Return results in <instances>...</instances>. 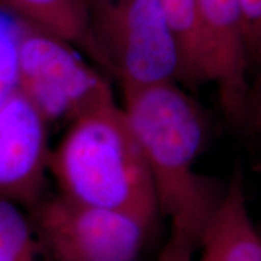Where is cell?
Instances as JSON below:
<instances>
[{"instance_id":"cell-1","label":"cell","mask_w":261,"mask_h":261,"mask_svg":"<svg viewBox=\"0 0 261 261\" xmlns=\"http://www.w3.org/2000/svg\"><path fill=\"white\" fill-rule=\"evenodd\" d=\"M177 84L122 89L123 110L151 173L159 211L169 217L172 232L196 247L224 191L194 169L207 125L198 104Z\"/></svg>"},{"instance_id":"cell-2","label":"cell","mask_w":261,"mask_h":261,"mask_svg":"<svg viewBox=\"0 0 261 261\" xmlns=\"http://www.w3.org/2000/svg\"><path fill=\"white\" fill-rule=\"evenodd\" d=\"M47 169L65 197L120 212L146 228L154 223L159 205L151 173L115 100L71 120L50 151Z\"/></svg>"},{"instance_id":"cell-3","label":"cell","mask_w":261,"mask_h":261,"mask_svg":"<svg viewBox=\"0 0 261 261\" xmlns=\"http://www.w3.org/2000/svg\"><path fill=\"white\" fill-rule=\"evenodd\" d=\"M103 68L121 89L179 83L180 60L159 0H86Z\"/></svg>"},{"instance_id":"cell-4","label":"cell","mask_w":261,"mask_h":261,"mask_svg":"<svg viewBox=\"0 0 261 261\" xmlns=\"http://www.w3.org/2000/svg\"><path fill=\"white\" fill-rule=\"evenodd\" d=\"M70 44L27 24L19 47L18 91L47 123L115 100L110 84Z\"/></svg>"},{"instance_id":"cell-5","label":"cell","mask_w":261,"mask_h":261,"mask_svg":"<svg viewBox=\"0 0 261 261\" xmlns=\"http://www.w3.org/2000/svg\"><path fill=\"white\" fill-rule=\"evenodd\" d=\"M35 220L57 261H138L148 230L128 215L63 195L37 204Z\"/></svg>"},{"instance_id":"cell-6","label":"cell","mask_w":261,"mask_h":261,"mask_svg":"<svg viewBox=\"0 0 261 261\" xmlns=\"http://www.w3.org/2000/svg\"><path fill=\"white\" fill-rule=\"evenodd\" d=\"M202 85L213 84L221 109L246 126L252 85L242 11L238 0H196Z\"/></svg>"},{"instance_id":"cell-7","label":"cell","mask_w":261,"mask_h":261,"mask_svg":"<svg viewBox=\"0 0 261 261\" xmlns=\"http://www.w3.org/2000/svg\"><path fill=\"white\" fill-rule=\"evenodd\" d=\"M47 125L19 91L0 107V197L38 204L50 155Z\"/></svg>"},{"instance_id":"cell-8","label":"cell","mask_w":261,"mask_h":261,"mask_svg":"<svg viewBox=\"0 0 261 261\" xmlns=\"http://www.w3.org/2000/svg\"><path fill=\"white\" fill-rule=\"evenodd\" d=\"M198 247V261H261V234L250 220L240 168L233 171Z\"/></svg>"},{"instance_id":"cell-9","label":"cell","mask_w":261,"mask_h":261,"mask_svg":"<svg viewBox=\"0 0 261 261\" xmlns=\"http://www.w3.org/2000/svg\"><path fill=\"white\" fill-rule=\"evenodd\" d=\"M0 5L23 23L81 48L103 67L86 0H0Z\"/></svg>"},{"instance_id":"cell-10","label":"cell","mask_w":261,"mask_h":261,"mask_svg":"<svg viewBox=\"0 0 261 261\" xmlns=\"http://www.w3.org/2000/svg\"><path fill=\"white\" fill-rule=\"evenodd\" d=\"M177 42L180 60L179 83L196 89L201 86L200 42L196 0H159Z\"/></svg>"},{"instance_id":"cell-11","label":"cell","mask_w":261,"mask_h":261,"mask_svg":"<svg viewBox=\"0 0 261 261\" xmlns=\"http://www.w3.org/2000/svg\"><path fill=\"white\" fill-rule=\"evenodd\" d=\"M0 261H39L31 228L11 201L0 197Z\"/></svg>"},{"instance_id":"cell-12","label":"cell","mask_w":261,"mask_h":261,"mask_svg":"<svg viewBox=\"0 0 261 261\" xmlns=\"http://www.w3.org/2000/svg\"><path fill=\"white\" fill-rule=\"evenodd\" d=\"M27 24L0 10V107L18 92L19 47Z\"/></svg>"},{"instance_id":"cell-13","label":"cell","mask_w":261,"mask_h":261,"mask_svg":"<svg viewBox=\"0 0 261 261\" xmlns=\"http://www.w3.org/2000/svg\"><path fill=\"white\" fill-rule=\"evenodd\" d=\"M242 11L247 47L249 54L261 34V0H238Z\"/></svg>"},{"instance_id":"cell-14","label":"cell","mask_w":261,"mask_h":261,"mask_svg":"<svg viewBox=\"0 0 261 261\" xmlns=\"http://www.w3.org/2000/svg\"><path fill=\"white\" fill-rule=\"evenodd\" d=\"M194 249L195 247L187 237L171 231V237L156 261H195Z\"/></svg>"},{"instance_id":"cell-15","label":"cell","mask_w":261,"mask_h":261,"mask_svg":"<svg viewBox=\"0 0 261 261\" xmlns=\"http://www.w3.org/2000/svg\"><path fill=\"white\" fill-rule=\"evenodd\" d=\"M247 125L261 132V83H254L250 89Z\"/></svg>"},{"instance_id":"cell-16","label":"cell","mask_w":261,"mask_h":261,"mask_svg":"<svg viewBox=\"0 0 261 261\" xmlns=\"http://www.w3.org/2000/svg\"><path fill=\"white\" fill-rule=\"evenodd\" d=\"M255 65L257 68V76L255 83H261V34L250 52V68Z\"/></svg>"}]
</instances>
